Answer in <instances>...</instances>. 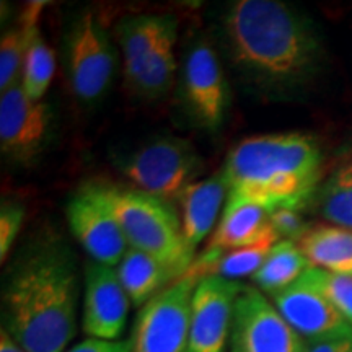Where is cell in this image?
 Returning <instances> with one entry per match:
<instances>
[{
  "label": "cell",
  "mask_w": 352,
  "mask_h": 352,
  "mask_svg": "<svg viewBox=\"0 0 352 352\" xmlns=\"http://www.w3.org/2000/svg\"><path fill=\"white\" fill-rule=\"evenodd\" d=\"M308 274L331 302V305L347 321V324L352 327V277L333 274L318 267H310Z\"/></svg>",
  "instance_id": "484cf974"
},
{
  "label": "cell",
  "mask_w": 352,
  "mask_h": 352,
  "mask_svg": "<svg viewBox=\"0 0 352 352\" xmlns=\"http://www.w3.org/2000/svg\"><path fill=\"white\" fill-rule=\"evenodd\" d=\"M276 243L272 241H264V243L248 246V248L233 250L219 254L214 263L206 270L204 276H220L226 279L239 280L241 277H253L259 267L263 266L264 259L267 258L271 248Z\"/></svg>",
  "instance_id": "cb8c5ba5"
},
{
  "label": "cell",
  "mask_w": 352,
  "mask_h": 352,
  "mask_svg": "<svg viewBox=\"0 0 352 352\" xmlns=\"http://www.w3.org/2000/svg\"><path fill=\"white\" fill-rule=\"evenodd\" d=\"M25 220V206L16 201H3L0 208V261L2 264L12 252V246Z\"/></svg>",
  "instance_id": "4316f807"
},
{
  "label": "cell",
  "mask_w": 352,
  "mask_h": 352,
  "mask_svg": "<svg viewBox=\"0 0 352 352\" xmlns=\"http://www.w3.org/2000/svg\"><path fill=\"white\" fill-rule=\"evenodd\" d=\"M202 276L188 271L139 308L131 352H189L192 294Z\"/></svg>",
  "instance_id": "52a82bcc"
},
{
  "label": "cell",
  "mask_w": 352,
  "mask_h": 352,
  "mask_svg": "<svg viewBox=\"0 0 352 352\" xmlns=\"http://www.w3.org/2000/svg\"><path fill=\"white\" fill-rule=\"evenodd\" d=\"M77 259L57 236H43L3 277L2 328L26 352H64L77 333Z\"/></svg>",
  "instance_id": "7a4b0ae2"
},
{
  "label": "cell",
  "mask_w": 352,
  "mask_h": 352,
  "mask_svg": "<svg viewBox=\"0 0 352 352\" xmlns=\"http://www.w3.org/2000/svg\"><path fill=\"white\" fill-rule=\"evenodd\" d=\"M114 166L132 188L173 204L189 184L197 182L202 160L189 140L158 135L120 153Z\"/></svg>",
  "instance_id": "5b68a950"
},
{
  "label": "cell",
  "mask_w": 352,
  "mask_h": 352,
  "mask_svg": "<svg viewBox=\"0 0 352 352\" xmlns=\"http://www.w3.org/2000/svg\"><path fill=\"white\" fill-rule=\"evenodd\" d=\"M272 303L283 318L305 341H315L349 328L340 311L331 305L308 271L290 287L272 296ZM352 328V327H351Z\"/></svg>",
  "instance_id": "5bb4252c"
},
{
  "label": "cell",
  "mask_w": 352,
  "mask_h": 352,
  "mask_svg": "<svg viewBox=\"0 0 352 352\" xmlns=\"http://www.w3.org/2000/svg\"><path fill=\"white\" fill-rule=\"evenodd\" d=\"M179 96L199 127L217 131L226 121L228 83L223 65L208 39H196L184 54Z\"/></svg>",
  "instance_id": "9c48e42d"
},
{
  "label": "cell",
  "mask_w": 352,
  "mask_h": 352,
  "mask_svg": "<svg viewBox=\"0 0 352 352\" xmlns=\"http://www.w3.org/2000/svg\"><path fill=\"white\" fill-rule=\"evenodd\" d=\"M178 28L173 15H132L122 19L116 26V41L124 63L126 82L138 77L140 69L155 51L166 34Z\"/></svg>",
  "instance_id": "e0dca14e"
},
{
  "label": "cell",
  "mask_w": 352,
  "mask_h": 352,
  "mask_svg": "<svg viewBox=\"0 0 352 352\" xmlns=\"http://www.w3.org/2000/svg\"><path fill=\"white\" fill-rule=\"evenodd\" d=\"M176 36H178V28L162 39V43L140 69L138 77L127 83L135 95L147 100H157L171 90L176 74Z\"/></svg>",
  "instance_id": "7402d4cb"
},
{
  "label": "cell",
  "mask_w": 352,
  "mask_h": 352,
  "mask_svg": "<svg viewBox=\"0 0 352 352\" xmlns=\"http://www.w3.org/2000/svg\"><path fill=\"white\" fill-rule=\"evenodd\" d=\"M323 153L311 135L277 132L240 140L222 173L227 201L250 202L270 212L298 210L318 191Z\"/></svg>",
  "instance_id": "3957f363"
},
{
  "label": "cell",
  "mask_w": 352,
  "mask_h": 352,
  "mask_svg": "<svg viewBox=\"0 0 352 352\" xmlns=\"http://www.w3.org/2000/svg\"><path fill=\"white\" fill-rule=\"evenodd\" d=\"M271 226L279 236V241H298L308 232L302 215L294 209H279L271 212Z\"/></svg>",
  "instance_id": "83f0119b"
},
{
  "label": "cell",
  "mask_w": 352,
  "mask_h": 352,
  "mask_svg": "<svg viewBox=\"0 0 352 352\" xmlns=\"http://www.w3.org/2000/svg\"><path fill=\"white\" fill-rule=\"evenodd\" d=\"M44 6V2L30 3L20 19V25L26 26L30 32L28 50L21 74V88L26 96L34 101H43L56 74V54L50 44L44 41L38 28V20Z\"/></svg>",
  "instance_id": "d6986e66"
},
{
  "label": "cell",
  "mask_w": 352,
  "mask_h": 352,
  "mask_svg": "<svg viewBox=\"0 0 352 352\" xmlns=\"http://www.w3.org/2000/svg\"><path fill=\"white\" fill-rule=\"evenodd\" d=\"M131 340L104 341L87 338L64 352H131Z\"/></svg>",
  "instance_id": "f546056e"
},
{
  "label": "cell",
  "mask_w": 352,
  "mask_h": 352,
  "mask_svg": "<svg viewBox=\"0 0 352 352\" xmlns=\"http://www.w3.org/2000/svg\"><path fill=\"white\" fill-rule=\"evenodd\" d=\"M83 280L82 329L95 340H122L132 302L118 277L116 267L88 259Z\"/></svg>",
  "instance_id": "4fadbf2b"
},
{
  "label": "cell",
  "mask_w": 352,
  "mask_h": 352,
  "mask_svg": "<svg viewBox=\"0 0 352 352\" xmlns=\"http://www.w3.org/2000/svg\"><path fill=\"white\" fill-rule=\"evenodd\" d=\"M264 241H272V243L279 241V236L271 226L270 210L250 202L227 201L208 248L195 259L192 267L204 276L206 270L219 254L248 248Z\"/></svg>",
  "instance_id": "9a60e30c"
},
{
  "label": "cell",
  "mask_w": 352,
  "mask_h": 352,
  "mask_svg": "<svg viewBox=\"0 0 352 352\" xmlns=\"http://www.w3.org/2000/svg\"><path fill=\"white\" fill-rule=\"evenodd\" d=\"M51 129V107L28 98L21 83L0 94V151L8 160L20 165L36 160Z\"/></svg>",
  "instance_id": "30bf717a"
},
{
  "label": "cell",
  "mask_w": 352,
  "mask_h": 352,
  "mask_svg": "<svg viewBox=\"0 0 352 352\" xmlns=\"http://www.w3.org/2000/svg\"><path fill=\"white\" fill-rule=\"evenodd\" d=\"M227 197L228 188L220 171L208 179L189 184L179 196L183 239L191 254H196L199 245L214 230L220 210L226 208Z\"/></svg>",
  "instance_id": "2e32d148"
},
{
  "label": "cell",
  "mask_w": 352,
  "mask_h": 352,
  "mask_svg": "<svg viewBox=\"0 0 352 352\" xmlns=\"http://www.w3.org/2000/svg\"><path fill=\"white\" fill-rule=\"evenodd\" d=\"M220 46L245 82L285 94L320 72L323 44L318 30L298 8L279 0H235L217 21Z\"/></svg>",
  "instance_id": "6da1fadb"
},
{
  "label": "cell",
  "mask_w": 352,
  "mask_h": 352,
  "mask_svg": "<svg viewBox=\"0 0 352 352\" xmlns=\"http://www.w3.org/2000/svg\"><path fill=\"white\" fill-rule=\"evenodd\" d=\"M298 246L314 267L352 277V230L336 226L308 228Z\"/></svg>",
  "instance_id": "ffe728a7"
},
{
  "label": "cell",
  "mask_w": 352,
  "mask_h": 352,
  "mask_svg": "<svg viewBox=\"0 0 352 352\" xmlns=\"http://www.w3.org/2000/svg\"><path fill=\"white\" fill-rule=\"evenodd\" d=\"M64 70L72 94L83 104H96L104 98L116 72L114 43L94 12L74 16L64 32Z\"/></svg>",
  "instance_id": "8992f818"
},
{
  "label": "cell",
  "mask_w": 352,
  "mask_h": 352,
  "mask_svg": "<svg viewBox=\"0 0 352 352\" xmlns=\"http://www.w3.org/2000/svg\"><path fill=\"white\" fill-rule=\"evenodd\" d=\"M116 272L132 305L139 308L183 277L168 264L134 248L127 250Z\"/></svg>",
  "instance_id": "ac0fdd59"
},
{
  "label": "cell",
  "mask_w": 352,
  "mask_h": 352,
  "mask_svg": "<svg viewBox=\"0 0 352 352\" xmlns=\"http://www.w3.org/2000/svg\"><path fill=\"white\" fill-rule=\"evenodd\" d=\"M30 32L23 25L8 30L0 41V94L21 83Z\"/></svg>",
  "instance_id": "d4e9b609"
},
{
  "label": "cell",
  "mask_w": 352,
  "mask_h": 352,
  "mask_svg": "<svg viewBox=\"0 0 352 352\" xmlns=\"http://www.w3.org/2000/svg\"><path fill=\"white\" fill-rule=\"evenodd\" d=\"M65 219L74 239L96 263L116 267L129 250L120 223L101 201L95 184H85L70 197Z\"/></svg>",
  "instance_id": "8fae6325"
},
{
  "label": "cell",
  "mask_w": 352,
  "mask_h": 352,
  "mask_svg": "<svg viewBox=\"0 0 352 352\" xmlns=\"http://www.w3.org/2000/svg\"><path fill=\"white\" fill-rule=\"evenodd\" d=\"M314 267L296 241L280 240L272 246L263 266L254 272V287L264 296H276L300 279L303 272Z\"/></svg>",
  "instance_id": "44dd1931"
},
{
  "label": "cell",
  "mask_w": 352,
  "mask_h": 352,
  "mask_svg": "<svg viewBox=\"0 0 352 352\" xmlns=\"http://www.w3.org/2000/svg\"><path fill=\"white\" fill-rule=\"evenodd\" d=\"M0 352H26V351L19 344V342L13 340L6 329L2 328V331H0Z\"/></svg>",
  "instance_id": "4dcf8cb0"
},
{
  "label": "cell",
  "mask_w": 352,
  "mask_h": 352,
  "mask_svg": "<svg viewBox=\"0 0 352 352\" xmlns=\"http://www.w3.org/2000/svg\"><path fill=\"white\" fill-rule=\"evenodd\" d=\"M316 192L321 217L331 226L352 230V160L338 166Z\"/></svg>",
  "instance_id": "603a6c76"
},
{
  "label": "cell",
  "mask_w": 352,
  "mask_h": 352,
  "mask_svg": "<svg viewBox=\"0 0 352 352\" xmlns=\"http://www.w3.org/2000/svg\"><path fill=\"white\" fill-rule=\"evenodd\" d=\"M245 284L220 276H202L191 302L189 352H226L233 310Z\"/></svg>",
  "instance_id": "7c38bea8"
},
{
  "label": "cell",
  "mask_w": 352,
  "mask_h": 352,
  "mask_svg": "<svg viewBox=\"0 0 352 352\" xmlns=\"http://www.w3.org/2000/svg\"><path fill=\"white\" fill-rule=\"evenodd\" d=\"M230 352H305V340L254 285H243L233 310Z\"/></svg>",
  "instance_id": "ba28073f"
},
{
  "label": "cell",
  "mask_w": 352,
  "mask_h": 352,
  "mask_svg": "<svg viewBox=\"0 0 352 352\" xmlns=\"http://www.w3.org/2000/svg\"><path fill=\"white\" fill-rule=\"evenodd\" d=\"M95 188L120 223L129 248L160 259L179 276L191 270L196 256L184 243L182 217L171 202L135 188L100 183Z\"/></svg>",
  "instance_id": "277c9868"
},
{
  "label": "cell",
  "mask_w": 352,
  "mask_h": 352,
  "mask_svg": "<svg viewBox=\"0 0 352 352\" xmlns=\"http://www.w3.org/2000/svg\"><path fill=\"white\" fill-rule=\"evenodd\" d=\"M305 352H352V328L315 341H305Z\"/></svg>",
  "instance_id": "f1b7e54d"
}]
</instances>
